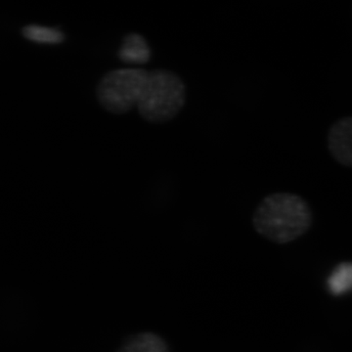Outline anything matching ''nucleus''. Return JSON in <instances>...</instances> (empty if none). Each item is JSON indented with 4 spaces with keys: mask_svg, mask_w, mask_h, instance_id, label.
I'll return each mask as SVG.
<instances>
[{
    "mask_svg": "<svg viewBox=\"0 0 352 352\" xmlns=\"http://www.w3.org/2000/svg\"><path fill=\"white\" fill-rule=\"evenodd\" d=\"M95 96L106 112L126 115L134 108L148 124L175 120L187 103L186 83L168 69L119 68L102 76Z\"/></svg>",
    "mask_w": 352,
    "mask_h": 352,
    "instance_id": "nucleus-1",
    "label": "nucleus"
},
{
    "mask_svg": "<svg viewBox=\"0 0 352 352\" xmlns=\"http://www.w3.org/2000/svg\"><path fill=\"white\" fill-rule=\"evenodd\" d=\"M314 223L311 206L302 196L275 192L261 199L252 215L254 231L277 245H288L309 232Z\"/></svg>",
    "mask_w": 352,
    "mask_h": 352,
    "instance_id": "nucleus-2",
    "label": "nucleus"
},
{
    "mask_svg": "<svg viewBox=\"0 0 352 352\" xmlns=\"http://www.w3.org/2000/svg\"><path fill=\"white\" fill-rule=\"evenodd\" d=\"M22 34L28 41L43 44H60L65 41L64 32L54 28L38 25H25Z\"/></svg>",
    "mask_w": 352,
    "mask_h": 352,
    "instance_id": "nucleus-7",
    "label": "nucleus"
},
{
    "mask_svg": "<svg viewBox=\"0 0 352 352\" xmlns=\"http://www.w3.org/2000/svg\"><path fill=\"white\" fill-rule=\"evenodd\" d=\"M115 352H171V349L163 336L144 331L129 336Z\"/></svg>",
    "mask_w": 352,
    "mask_h": 352,
    "instance_id": "nucleus-4",
    "label": "nucleus"
},
{
    "mask_svg": "<svg viewBox=\"0 0 352 352\" xmlns=\"http://www.w3.org/2000/svg\"><path fill=\"white\" fill-rule=\"evenodd\" d=\"M151 48L142 34L131 32L124 36L118 55L126 64H146L151 59Z\"/></svg>",
    "mask_w": 352,
    "mask_h": 352,
    "instance_id": "nucleus-5",
    "label": "nucleus"
},
{
    "mask_svg": "<svg viewBox=\"0 0 352 352\" xmlns=\"http://www.w3.org/2000/svg\"><path fill=\"white\" fill-rule=\"evenodd\" d=\"M327 286L333 296H342L352 289V263L342 261L329 275Z\"/></svg>",
    "mask_w": 352,
    "mask_h": 352,
    "instance_id": "nucleus-6",
    "label": "nucleus"
},
{
    "mask_svg": "<svg viewBox=\"0 0 352 352\" xmlns=\"http://www.w3.org/2000/svg\"><path fill=\"white\" fill-rule=\"evenodd\" d=\"M327 149L336 163L352 168V116L340 118L328 129Z\"/></svg>",
    "mask_w": 352,
    "mask_h": 352,
    "instance_id": "nucleus-3",
    "label": "nucleus"
}]
</instances>
